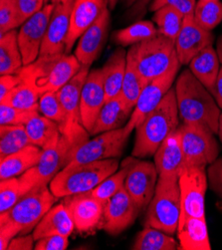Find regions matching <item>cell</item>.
Returning <instances> with one entry per match:
<instances>
[{
    "label": "cell",
    "mask_w": 222,
    "mask_h": 250,
    "mask_svg": "<svg viewBox=\"0 0 222 250\" xmlns=\"http://www.w3.org/2000/svg\"><path fill=\"white\" fill-rule=\"evenodd\" d=\"M181 249L210 250L208 230L205 218L188 217L178 229Z\"/></svg>",
    "instance_id": "obj_28"
},
{
    "label": "cell",
    "mask_w": 222,
    "mask_h": 250,
    "mask_svg": "<svg viewBox=\"0 0 222 250\" xmlns=\"http://www.w3.org/2000/svg\"><path fill=\"white\" fill-rule=\"evenodd\" d=\"M182 146L184 167L205 169L214 163L219 155V146L214 133L204 125L181 124Z\"/></svg>",
    "instance_id": "obj_9"
},
{
    "label": "cell",
    "mask_w": 222,
    "mask_h": 250,
    "mask_svg": "<svg viewBox=\"0 0 222 250\" xmlns=\"http://www.w3.org/2000/svg\"><path fill=\"white\" fill-rule=\"evenodd\" d=\"M39 112L44 117L56 122L59 127L65 121V112L58 92H46L39 99Z\"/></svg>",
    "instance_id": "obj_39"
},
{
    "label": "cell",
    "mask_w": 222,
    "mask_h": 250,
    "mask_svg": "<svg viewBox=\"0 0 222 250\" xmlns=\"http://www.w3.org/2000/svg\"><path fill=\"white\" fill-rule=\"evenodd\" d=\"M43 149L35 145H30L21 151L11 154L0 162V179L6 180L20 177L31 167H35L42 156Z\"/></svg>",
    "instance_id": "obj_26"
},
{
    "label": "cell",
    "mask_w": 222,
    "mask_h": 250,
    "mask_svg": "<svg viewBox=\"0 0 222 250\" xmlns=\"http://www.w3.org/2000/svg\"><path fill=\"white\" fill-rule=\"evenodd\" d=\"M52 3L57 4V3H63V4H67V3H74L75 0H51Z\"/></svg>",
    "instance_id": "obj_53"
},
{
    "label": "cell",
    "mask_w": 222,
    "mask_h": 250,
    "mask_svg": "<svg viewBox=\"0 0 222 250\" xmlns=\"http://www.w3.org/2000/svg\"><path fill=\"white\" fill-rule=\"evenodd\" d=\"M207 178L210 188L222 201V158L217 159L208 167Z\"/></svg>",
    "instance_id": "obj_45"
},
{
    "label": "cell",
    "mask_w": 222,
    "mask_h": 250,
    "mask_svg": "<svg viewBox=\"0 0 222 250\" xmlns=\"http://www.w3.org/2000/svg\"><path fill=\"white\" fill-rule=\"evenodd\" d=\"M214 36L197 24L193 15L185 16L182 30L176 40L177 56L182 65L189 62L205 48L212 46Z\"/></svg>",
    "instance_id": "obj_17"
},
{
    "label": "cell",
    "mask_w": 222,
    "mask_h": 250,
    "mask_svg": "<svg viewBox=\"0 0 222 250\" xmlns=\"http://www.w3.org/2000/svg\"><path fill=\"white\" fill-rule=\"evenodd\" d=\"M75 229L64 204H59L50 208L32 231L35 241L51 235L70 236Z\"/></svg>",
    "instance_id": "obj_24"
},
{
    "label": "cell",
    "mask_w": 222,
    "mask_h": 250,
    "mask_svg": "<svg viewBox=\"0 0 222 250\" xmlns=\"http://www.w3.org/2000/svg\"><path fill=\"white\" fill-rule=\"evenodd\" d=\"M76 149L75 146L62 136L55 146L43 151L39 163L19 177L22 196L36 188L50 185L57 174L68 166Z\"/></svg>",
    "instance_id": "obj_8"
},
{
    "label": "cell",
    "mask_w": 222,
    "mask_h": 250,
    "mask_svg": "<svg viewBox=\"0 0 222 250\" xmlns=\"http://www.w3.org/2000/svg\"><path fill=\"white\" fill-rule=\"evenodd\" d=\"M39 92L27 81L22 80L9 94L2 100L0 104H7L22 110H39Z\"/></svg>",
    "instance_id": "obj_35"
},
{
    "label": "cell",
    "mask_w": 222,
    "mask_h": 250,
    "mask_svg": "<svg viewBox=\"0 0 222 250\" xmlns=\"http://www.w3.org/2000/svg\"><path fill=\"white\" fill-rule=\"evenodd\" d=\"M134 250H177L181 249L177 240L159 229L145 227L136 237L132 246Z\"/></svg>",
    "instance_id": "obj_33"
},
{
    "label": "cell",
    "mask_w": 222,
    "mask_h": 250,
    "mask_svg": "<svg viewBox=\"0 0 222 250\" xmlns=\"http://www.w3.org/2000/svg\"><path fill=\"white\" fill-rule=\"evenodd\" d=\"M19 26L15 0H0V35Z\"/></svg>",
    "instance_id": "obj_42"
},
{
    "label": "cell",
    "mask_w": 222,
    "mask_h": 250,
    "mask_svg": "<svg viewBox=\"0 0 222 250\" xmlns=\"http://www.w3.org/2000/svg\"><path fill=\"white\" fill-rule=\"evenodd\" d=\"M208 91L213 96L218 107L222 110V66L219 70V74H218L216 81L214 82L212 87L210 89H208Z\"/></svg>",
    "instance_id": "obj_49"
},
{
    "label": "cell",
    "mask_w": 222,
    "mask_h": 250,
    "mask_svg": "<svg viewBox=\"0 0 222 250\" xmlns=\"http://www.w3.org/2000/svg\"><path fill=\"white\" fill-rule=\"evenodd\" d=\"M108 8V0H75L71 13L70 29L66 39V54L70 53L75 42Z\"/></svg>",
    "instance_id": "obj_18"
},
{
    "label": "cell",
    "mask_w": 222,
    "mask_h": 250,
    "mask_svg": "<svg viewBox=\"0 0 222 250\" xmlns=\"http://www.w3.org/2000/svg\"><path fill=\"white\" fill-rule=\"evenodd\" d=\"M158 34V28L153 22L140 20L126 28L115 31L113 39L118 45L126 47L152 39Z\"/></svg>",
    "instance_id": "obj_32"
},
{
    "label": "cell",
    "mask_w": 222,
    "mask_h": 250,
    "mask_svg": "<svg viewBox=\"0 0 222 250\" xmlns=\"http://www.w3.org/2000/svg\"><path fill=\"white\" fill-rule=\"evenodd\" d=\"M219 136V139L222 143V113L220 114V117H219V125H218V134Z\"/></svg>",
    "instance_id": "obj_52"
},
{
    "label": "cell",
    "mask_w": 222,
    "mask_h": 250,
    "mask_svg": "<svg viewBox=\"0 0 222 250\" xmlns=\"http://www.w3.org/2000/svg\"><path fill=\"white\" fill-rule=\"evenodd\" d=\"M110 23L111 15L110 9L108 8L79 38L74 55L76 56L82 66H91L101 54L108 38Z\"/></svg>",
    "instance_id": "obj_20"
},
{
    "label": "cell",
    "mask_w": 222,
    "mask_h": 250,
    "mask_svg": "<svg viewBox=\"0 0 222 250\" xmlns=\"http://www.w3.org/2000/svg\"><path fill=\"white\" fill-rule=\"evenodd\" d=\"M63 204L78 231L88 233L100 228L105 205L91 191L67 195L63 197Z\"/></svg>",
    "instance_id": "obj_15"
},
{
    "label": "cell",
    "mask_w": 222,
    "mask_h": 250,
    "mask_svg": "<svg viewBox=\"0 0 222 250\" xmlns=\"http://www.w3.org/2000/svg\"><path fill=\"white\" fill-rule=\"evenodd\" d=\"M122 165L127 167L126 190L141 209L146 208L155 195L159 180L155 163L141 161L133 156L127 158Z\"/></svg>",
    "instance_id": "obj_12"
},
{
    "label": "cell",
    "mask_w": 222,
    "mask_h": 250,
    "mask_svg": "<svg viewBox=\"0 0 222 250\" xmlns=\"http://www.w3.org/2000/svg\"><path fill=\"white\" fill-rule=\"evenodd\" d=\"M22 82L20 75H1L0 78V100L5 98L17 85Z\"/></svg>",
    "instance_id": "obj_47"
},
{
    "label": "cell",
    "mask_w": 222,
    "mask_h": 250,
    "mask_svg": "<svg viewBox=\"0 0 222 250\" xmlns=\"http://www.w3.org/2000/svg\"><path fill=\"white\" fill-rule=\"evenodd\" d=\"M33 234H23L15 236L9 243L7 250H31L34 249Z\"/></svg>",
    "instance_id": "obj_48"
},
{
    "label": "cell",
    "mask_w": 222,
    "mask_h": 250,
    "mask_svg": "<svg viewBox=\"0 0 222 250\" xmlns=\"http://www.w3.org/2000/svg\"><path fill=\"white\" fill-rule=\"evenodd\" d=\"M82 67L75 55H42L33 63L23 66L18 75L42 95L46 92H58Z\"/></svg>",
    "instance_id": "obj_3"
},
{
    "label": "cell",
    "mask_w": 222,
    "mask_h": 250,
    "mask_svg": "<svg viewBox=\"0 0 222 250\" xmlns=\"http://www.w3.org/2000/svg\"><path fill=\"white\" fill-rule=\"evenodd\" d=\"M153 0H139L137 3H135L132 7V15L133 16H141L144 14L146 7L150 5V2Z\"/></svg>",
    "instance_id": "obj_50"
},
{
    "label": "cell",
    "mask_w": 222,
    "mask_h": 250,
    "mask_svg": "<svg viewBox=\"0 0 222 250\" xmlns=\"http://www.w3.org/2000/svg\"><path fill=\"white\" fill-rule=\"evenodd\" d=\"M208 178L205 169L195 167H184L179 173L181 191L180 227L188 217L205 218V192Z\"/></svg>",
    "instance_id": "obj_10"
},
{
    "label": "cell",
    "mask_w": 222,
    "mask_h": 250,
    "mask_svg": "<svg viewBox=\"0 0 222 250\" xmlns=\"http://www.w3.org/2000/svg\"><path fill=\"white\" fill-rule=\"evenodd\" d=\"M55 4L45 6L24 22L18 31V43L24 66L33 63L39 56L40 50L50 22Z\"/></svg>",
    "instance_id": "obj_14"
},
{
    "label": "cell",
    "mask_w": 222,
    "mask_h": 250,
    "mask_svg": "<svg viewBox=\"0 0 222 250\" xmlns=\"http://www.w3.org/2000/svg\"><path fill=\"white\" fill-rule=\"evenodd\" d=\"M127 56L128 51L124 48H119L109 57L101 69L106 102L118 97L121 92L127 70Z\"/></svg>",
    "instance_id": "obj_25"
},
{
    "label": "cell",
    "mask_w": 222,
    "mask_h": 250,
    "mask_svg": "<svg viewBox=\"0 0 222 250\" xmlns=\"http://www.w3.org/2000/svg\"><path fill=\"white\" fill-rule=\"evenodd\" d=\"M18 20L21 25L32 15L40 11L46 4L45 0H15Z\"/></svg>",
    "instance_id": "obj_44"
},
{
    "label": "cell",
    "mask_w": 222,
    "mask_h": 250,
    "mask_svg": "<svg viewBox=\"0 0 222 250\" xmlns=\"http://www.w3.org/2000/svg\"><path fill=\"white\" fill-rule=\"evenodd\" d=\"M141 210L124 187L105 204L100 229L118 235L132 226Z\"/></svg>",
    "instance_id": "obj_16"
},
{
    "label": "cell",
    "mask_w": 222,
    "mask_h": 250,
    "mask_svg": "<svg viewBox=\"0 0 222 250\" xmlns=\"http://www.w3.org/2000/svg\"><path fill=\"white\" fill-rule=\"evenodd\" d=\"M184 18L185 16L176 8L163 6L155 12L153 20L159 34L176 42L182 30Z\"/></svg>",
    "instance_id": "obj_34"
},
{
    "label": "cell",
    "mask_w": 222,
    "mask_h": 250,
    "mask_svg": "<svg viewBox=\"0 0 222 250\" xmlns=\"http://www.w3.org/2000/svg\"><path fill=\"white\" fill-rule=\"evenodd\" d=\"M122 1L125 2V4H126V6L127 7H131V6H133L135 3H137L139 0H122Z\"/></svg>",
    "instance_id": "obj_55"
},
{
    "label": "cell",
    "mask_w": 222,
    "mask_h": 250,
    "mask_svg": "<svg viewBox=\"0 0 222 250\" xmlns=\"http://www.w3.org/2000/svg\"><path fill=\"white\" fill-rule=\"evenodd\" d=\"M119 0H108V4H109V9H115L117 3Z\"/></svg>",
    "instance_id": "obj_54"
},
{
    "label": "cell",
    "mask_w": 222,
    "mask_h": 250,
    "mask_svg": "<svg viewBox=\"0 0 222 250\" xmlns=\"http://www.w3.org/2000/svg\"><path fill=\"white\" fill-rule=\"evenodd\" d=\"M49 1H51V0H45V2H46V4L49 2Z\"/></svg>",
    "instance_id": "obj_56"
},
{
    "label": "cell",
    "mask_w": 222,
    "mask_h": 250,
    "mask_svg": "<svg viewBox=\"0 0 222 250\" xmlns=\"http://www.w3.org/2000/svg\"><path fill=\"white\" fill-rule=\"evenodd\" d=\"M69 245V237L64 235H51L36 241V250H65Z\"/></svg>",
    "instance_id": "obj_46"
},
{
    "label": "cell",
    "mask_w": 222,
    "mask_h": 250,
    "mask_svg": "<svg viewBox=\"0 0 222 250\" xmlns=\"http://www.w3.org/2000/svg\"><path fill=\"white\" fill-rule=\"evenodd\" d=\"M127 167L121 164V169L117 170L112 176L104 180L97 188L91 190V192L98 201H100L102 204L105 205L110 198H112L125 187Z\"/></svg>",
    "instance_id": "obj_38"
},
{
    "label": "cell",
    "mask_w": 222,
    "mask_h": 250,
    "mask_svg": "<svg viewBox=\"0 0 222 250\" xmlns=\"http://www.w3.org/2000/svg\"><path fill=\"white\" fill-rule=\"evenodd\" d=\"M57 199L48 186L36 188L21 196L10 210L1 213L0 223L8 224L18 235L28 234L54 207Z\"/></svg>",
    "instance_id": "obj_6"
},
{
    "label": "cell",
    "mask_w": 222,
    "mask_h": 250,
    "mask_svg": "<svg viewBox=\"0 0 222 250\" xmlns=\"http://www.w3.org/2000/svg\"><path fill=\"white\" fill-rule=\"evenodd\" d=\"M154 157L159 177L179 178V173L184 166L180 126L165 138Z\"/></svg>",
    "instance_id": "obj_22"
},
{
    "label": "cell",
    "mask_w": 222,
    "mask_h": 250,
    "mask_svg": "<svg viewBox=\"0 0 222 250\" xmlns=\"http://www.w3.org/2000/svg\"><path fill=\"white\" fill-rule=\"evenodd\" d=\"M193 18L201 27L212 31L222 21V3L219 0H199Z\"/></svg>",
    "instance_id": "obj_36"
},
{
    "label": "cell",
    "mask_w": 222,
    "mask_h": 250,
    "mask_svg": "<svg viewBox=\"0 0 222 250\" xmlns=\"http://www.w3.org/2000/svg\"><path fill=\"white\" fill-rule=\"evenodd\" d=\"M74 3L55 4L47 32L40 50V56L65 53L66 39L70 29L71 13Z\"/></svg>",
    "instance_id": "obj_21"
},
{
    "label": "cell",
    "mask_w": 222,
    "mask_h": 250,
    "mask_svg": "<svg viewBox=\"0 0 222 250\" xmlns=\"http://www.w3.org/2000/svg\"><path fill=\"white\" fill-rule=\"evenodd\" d=\"M25 129L32 145L43 151L55 146L62 137L59 125L41 114L30 120L25 125Z\"/></svg>",
    "instance_id": "obj_27"
},
{
    "label": "cell",
    "mask_w": 222,
    "mask_h": 250,
    "mask_svg": "<svg viewBox=\"0 0 222 250\" xmlns=\"http://www.w3.org/2000/svg\"><path fill=\"white\" fill-rule=\"evenodd\" d=\"M134 109L126 102L121 94L107 101L101 109L94 127L90 133L91 136H97L105 132L124 128L130 120Z\"/></svg>",
    "instance_id": "obj_23"
},
{
    "label": "cell",
    "mask_w": 222,
    "mask_h": 250,
    "mask_svg": "<svg viewBox=\"0 0 222 250\" xmlns=\"http://www.w3.org/2000/svg\"><path fill=\"white\" fill-rule=\"evenodd\" d=\"M189 70L194 76L205 86L210 89L217 79L221 68L220 61L213 46H209L202 50L189 62Z\"/></svg>",
    "instance_id": "obj_29"
},
{
    "label": "cell",
    "mask_w": 222,
    "mask_h": 250,
    "mask_svg": "<svg viewBox=\"0 0 222 250\" xmlns=\"http://www.w3.org/2000/svg\"><path fill=\"white\" fill-rule=\"evenodd\" d=\"M39 110H22L7 104L0 105V123L1 125H25L39 115Z\"/></svg>",
    "instance_id": "obj_41"
},
{
    "label": "cell",
    "mask_w": 222,
    "mask_h": 250,
    "mask_svg": "<svg viewBox=\"0 0 222 250\" xmlns=\"http://www.w3.org/2000/svg\"><path fill=\"white\" fill-rule=\"evenodd\" d=\"M176 96L180 120L182 124H201L218 134L221 109L208 89L189 69L183 70L176 80Z\"/></svg>",
    "instance_id": "obj_1"
},
{
    "label": "cell",
    "mask_w": 222,
    "mask_h": 250,
    "mask_svg": "<svg viewBox=\"0 0 222 250\" xmlns=\"http://www.w3.org/2000/svg\"><path fill=\"white\" fill-rule=\"evenodd\" d=\"M128 58L138 72L150 82L164 74L177 59L176 42L161 34L133 45L128 51Z\"/></svg>",
    "instance_id": "obj_7"
},
{
    "label": "cell",
    "mask_w": 222,
    "mask_h": 250,
    "mask_svg": "<svg viewBox=\"0 0 222 250\" xmlns=\"http://www.w3.org/2000/svg\"><path fill=\"white\" fill-rule=\"evenodd\" d=\"M23 66L16 29L0 35V74H18Z\"/></svg>",
    "instance_id": "obj_30"
},
{
    "label": "cell",
    "mask_w": 222,
    "mask_h": 250,
    "mask_svg": "<svg viewBox=\"0 0 222 250\" xmlns=\"http://www.w3.org/2000/svg\"><path fill=\"white\" fill-rule=\"evenodd\" d=\"M181 217V191L178 177H159L155 195L147 207L145 227L172 235Z\"/></svg>",
    "instance_id": "obj_5"
},
{
    "label": "cell",
    "mask_w": 222,
    "mask_h": 250,
    "mask_svg": "<svg viewBox=\"0 0 222 250\" xmlns=\"http://www.w3.org/2000/svg\"><path fill=\"white\" fill-rule=\"evenodd\" d=\"M181 66L182 64L177 59L164 74L147 83L125 126L129 131L133 132L143 119L161 102V100L176 82Z\"/></svg>",
    "instance_id": "obj_13"
},
{
    "label": "cell",
    "mask_w": 222,
    "mask_h": 250,
    "mask_svg": "<svg viewBox=\"0 0 222 250\" xmlns=\"http://www.w3.org/2000/svg\"><path fill=\"white\" fill-rule=\"evenodd\" d=\"M119 168L117 159H108L63 168L50 183V189L55 196L67 195L93 190Z\"/></svg>",
    "instance_id": "obj_4"
},
{
    "label": "cell",
    "mask_w": 222,
    "mask_h": 250,
    "mask_svg": "<svg viewBox=\"0 0 222 250\" xmlns=\"http://www.w3.org/2000/svg\"><path fill=\"white\" fill-rule=\"evenodd\" d=\"M196 0H153L152 3L149 5L151 11L156 12L158 9L163 6H171L179 10L184 16L193 15Z\"/></svg>",
    "instance_id": "obj_43"
},
{
    "label": "cell",
    "mask_w": 222,
    "mask_h": 250,
    "mask_svg": "<svg viewBox=\"0 0 222 250\" xmlns=\"http://www.w3.org/2000/svg\"><path fill=\"white\" fill-rule=\"evenodd\" d=\"M147 83L149 82L138 72L133 62L127 56V70L124 82H122L121 96L133 109H135L139 98Z\"/></svg>",
    "instance_id": "obj_37"
},
{
    "label": "cell",
    "mask_w": 222,
    "mask_h": 250,
    "mask_svg": "<svg viewBox=\"0 0 222 250\" xmlns=\"http://www.w3.org/2000/svg\"><path fill=\"white\" fill-rule=\"evenodd\" d=\"M180 121L174 87L136 128L133 156L138 159L154 156L165 138L179 128Z\"/></svg>",
    "instance_id": "obj_2"
},
{
    "label": "cell",
    "mask_w": 222,
    "mask_h": 250,
    "mask_svg": "<svg viewBox=\"0 0 222 250\" xmlns=\"http://www.w3.org/2000/svg\"><path fill=\"white\" fill-rule=\"evenodd\" d=\"M32 145L24 125H1L0 128V160Z\"/></svg>",
    "instance_id": "obj_31"
},
{
    "label": "cell",
    "mask_w": 222,
    "mask_h": 250,
    "mask_svg": "<svg viewBox=\"0 0 222 250\" xmlns=\"http://www.w3.org/2000/svg\"><path fill=\"white\" fill-rule=\"evenodd\" d=\"M216 52L220 61V64L222 65V36H220L216 43Z\"/></svg>",
    "instance_id": "obj_51"
},
{
    "label": "cell",
    "mask_w": 222,
    "mask_h": 250,
    "mask_svg": "<svg viewBox=\"0 0 222 250\" xmlns=\"http://www.w3.org/2000/svg\"><path fill=\"white\" fill-rule=\"evenodd\" d=\"M19 177L1 180L0 183V212L10 210L21 198Z\"/></svg>",
    "instance_id": "obj_40"
},
{
    "label": "cell",
    "mask_w": 222,
    "mask_h": 250,
    "mask_svg": "<svg viewBox=\"0 0 222 250\" xmlns=\"http://www.w3.org/2000/svg\"><path fill=\"white\" fill-rule=\"evenodd\" d=\"M133 132L126 127L102 133L93 140H89L74 152L70 163L65 168L79 165L120 158Z\"/></svg>",
    "instance_id": "obj_11"
},
{
    "label": "cell",
    "mask_w": 222,
    "mask_h": 250,
    "mask_svg": "<svg viewBox=\"0 0 222 250\" xmlns=\"http://www.w3.org/2000/svg\"><path fill=\"white\" fill-rule=\"evenodd\" d=\"M106 103V93L101 69H93L89 72L82 90L80 112L84 128L91 133L97 118Z\"/></svg>",
    "instance_id": "obj_19"
}]
</instances>
